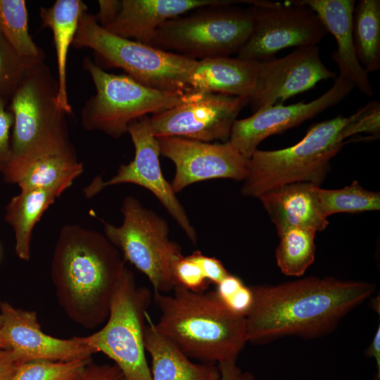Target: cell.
Instances as JSON below:
<instances>
[{
  "label": "cell",
  "instance_id": "obj_1",
  "mask_svg": "<svg viewBox=\"0 0 380 380\" xmlns=\"http://www.w3.org/2000/svg\"><path fill=\"white\" fill-rule=\"evenodd\" d=\"M250 287L253 300L246 317V332L248 342L255 344L289 335L325 334L375 290L369 282L331 277Z\"/></svg>",
  "mask_w": 380,
  "mask_h": 380
},
{
  "label": "cell",
  "instance_id": "obj_2",
  "mask_svg": "<svg viewBox=\"0 0 380 380\" xmlns=\"http://www.w3.org/2000/svg\"><path fill=\"white\" fill-rule=\"evenodd\" d=\"M125 267L118 249L104 234L75 224L61 227L51 277L66 315L89 329L106 321Z\"/></svg>",
  "mask_w": 380,
  "mask_h": 380
},
{
  "label": "cell",
  "instance_id": "obj_3",
  "mask_svg": "<svg viewBox=\"0 0 380 380\" xmlns=\"http://www.w3.org/2000/svg\"><path fill=\"white\" fill-rule=\"evenodd\" d=\"M153 292L160 310L155 327L189 358L218 363L236 360L248 343L246 318L231 311L215 291L195 293L176 286Z\"/></svg>",
  "mask_w": 380,
  "mask_h": 380
},
{
  "label": "cell",
  "instance_id": "obj_4",
  "mask_svg": "<svg viewBox=\"0 0 380 380\" xmlns=\"http://www.w3.org/2000/svg\"><path fill=\"white\" fill-rule=\"evenodd\" d=\"M350 116L338 115L314 124L297 144L282 149H257L248 160L241 187L246 196L259 198L279 186L310 182L320 185L330 161L343 146L344 129Z\"/></svg>",
  "mask_w": 380,
  "mask_h": 380
},
{
  "label": "cell",
  "instance_id": "obj_5",
  "mask_svg": "<svg viewBox=\"0 0 380 380\" xmlns=\"http://www.w3.org/2000/svg\"><path fill=\"white\" fill-rule=\"evenodd\" d=\"M72 45L92 50L106 67L121 68L148 87L170 92L192 91L189 82L196 60L114 34L87 11L80 19Z\"/></svg>",
  "mask_w": 380,
  "mask_h": 380
},
{
  "label": "cell",
  "instance_id": "obj_6",
  "mask_svg": "<svg viewBox=\"0 0 380 380\" xmlns=\"http://www.w3.org/2000/svg\"><path fill=\"white\" fill-rule=\"evenodd\" d=\"M58 82L44 61L30 65L10 99L11 156L75 151L65 115L57 104Z\"/></svg>",
  "mask_w": 380,
  "mask_h": 380
},
{
  "label": "cell",
  "instance_id": "obj_7",
  "mask_svg": "<svg viewBox=\"0 0 380 380\" xmlns=\"http://www.w3.org/2000/svg\"><path fill=\"white\" fill-rule=\"evenodd\" d=\"M82 65L94 84L96 94L82 108V125L87 130L101 131L115 139L127 133L133 121L186 102L198 93L154 89L127 75L108 73L89 57L84 58Z\"/></svg>",
  "mask_w": 380,
  "mask_h": 380
},
{
  "label": "cell",
  "instance_id": "obj_8",
  "mask_svg": "<svg viewBox=\"0 0 380 380\" xmlns=\"http://www.w3.org/2000/svg\"><path fill=\"white\" fill-rule=\"evenodd\" d=\"M153 296L138 286L133 272L125 267L110 302L105 325L82 337L96 353L111 359L127 380H152L146 357L144 328Z\"/></svg>",
  "mask_w": 380,
  "mask_h": 380
},
{
  "label": "cell",
  "instance_id": "obj_9",
  "mask_svg": "<svg viewBox=\"0 0 380 380\" xmlns=\"http://www.w3.org/2000/svg\"><path fill=\"white\" fill-rule=\"evenodd\" d=\"M230 4L204 7L168 20L156 31L150 46L194 60L238 53L252 32L253 17L251 8Z\"/></svg>",
  "mask_w": 380,
  "mask_h": 380
},
{
  "label": "cell",
  "instance_id": "obj_10",
  "mask_svg": "<svg viewBox=\"0 0 380 380\" xmlns=\"http://www.w3.org/2000/svg\"><path fill=\"white\" fill-rule=\"evenodd\" d=\"M121 212V225L103 222L105 236L147 277L153 292L172 291V267L182 254L180 246L169 238L167 222L132 196L124 199Z\"/></svg>",
  "mask_w": 380,
  "mask_h": 380
},
{
  "label": "cell",
  "instance_id": "obj_11",
  "mask_svg": "<svg viewBox=\"0 0 380 380\" xmlns=\"http://www.w3.org/2000/svg\"><path fill=\"white\" fill-rule=\"evenodd\" d=\"M252 5V32L238 52L240 58L264 62L289 47L317 45L328 33L317 14L300 0L246 1Z\"/></svg>",
  "mask_w": 380,
  "mask_h": 380
},
{
  "label": "cell",
  "instance_id": "obj_12",
  "mask_svg": "<svg viewBox=\"0 0 380 380\" xmlns=\"http://www.w3.org/2000/svg\"><path fill=\"white\" fill-rule=\"evenodd\" d=\"M127 133L130 135L134 146V159L128 164L120 165L116 174L110 179L106 182L97 179L90 184L85 189L86 196H92L104 187L120 184L141 186L157 198L191 242L196 244V232L171 184L162 172L159 161L160 146L152 133L150 118L144 116L133 121L129 125Z\"/></svg>",
  "mask_w": 380,
  "mask_h": 380
},
{
  "label": "cell",
  "instance_id": "obj_13",
  "mask_svg": "<svg viewBox=\"0 0 380 380\" xmlns=\"http://www.w3.org/2000/svg\"><path fill=\"white\" fill-rule=\"evenodd\" d=\"M246 98L200 93L192 99L150 118L156 138L175 137L203 142H227Z\"/></svg>",
  "mask_w": 380,
  "mask_h": 380
},
{
  "label": "cell",
  "instance_id": "obj_14",
  "mask_svg": "<svg viewBox=\"0 0 380 380\" xmlns=\"http://www.w3.org/2000/svg\"><path fill=\"white\" fill-rule=\"evenodd\" d=\"M160 154L175 165L171 186L176 194L195 182L213 179L244 180L248 160L229 141L211 144L181 137L156 138Z\"/></svg>",
  "mask_w": 380,
  "mask_h": 380
},
{
  "label": "cell",
  "instance_id": "obj_15",
  "mask_svg": "<svg viewBox=\"0 0 380 380\" xmlns=\"http://www.w3.org/2000/svg\"><path fill=\"white\" fill-rule=\"evenodd\" d=\"M336 73L322 63L317 45L296 48L289 54L260 63L255 87L248 98L252 110L282 104Z\"/></svg>",
  "mask_w": 380,
  "mask_h": 380
},
{
  "label": "cell",
  "instance_id": "obj_16",
  "mask_svg": "<svg viewBox=\"0 0 380 380\" xmlns=\"http://www.w3.org/2000/svg\"><path fill=\"white\" fill-rule=\"evenodd\" d=\"M354 87L350 81L339 75L328 91L310 102L277 104L260 108L250 117L234 122L229 141L248 160L267 137L297 127L338 104Z\"/></svg>",
  "mask_w": 380,
  "mask_h": 380
},
{
  "label": "cell",
  "instance_id": "obj_17",
  "mask_svg": "<svg viewBox=\"0 0 380 380\" xmlns=\"http://www.w3.org/2000/svg\"><path fill=\"white\" fill-rule=\"evenodd\" d=\"M0 314V330L16 363L32 360H82L89 359L96 353L81 336L63 339L45 334L34 311L1 302Z\"/></svg>",
  "mask_w": 380,
  "mask_h": 380
},
{
  "label": "cell",
  "instance_id": "obj_18",
  "mask_svg": "<svg viewBox=\"0 0 380 380\" xmlns=\"http://www.w3.org/2000/svg\"><path fill=\"white\" fill-rule=\"evenodd\" d=\"M227 0H121L114 18L103 28L128 39L150 46L160 27L191 10L234 4Z\"/></svg>",
  "mask_w": 380,
  "mask_h": 380
},
{
  "label": "cell",
  "instance_id": "obj_19",
  "mask_svg": "<svg viewBox=\"0 0 380 380\" xmlns=\"http://www.w3.org/2000/svg\"><path fill=\"white\" fill-rule=\"evenodd\" d=\"M320 185L296 182L270 190L258 198L274 224L277 234L293 227L317 232L329 225L319 198Z\"/></svg>",
  "mask_w": 380,
  "mask_h": 380
},
{
  "label": "cell",
  "instance_id": "obj_20",
  "mask_svg": "<svg viewBox=\"0 0 380 380\" xmlns=\"http://www.w3.org/2000/svg\"><path fill=\"white\" fill-rule=\"evenodd\" d=\"M319 16L328 32L336 42L332 60L336 63L341 76L350 81L367 96L374 94L368 73L359 62L354 46L352 20L354 0H300Z\"/></svg>",
  "mask_w": 380,
  "mask_h": 380
},
{
  "label": "cell",
  "instance_id": "obj_21",
  "mask_svg": "<svg viewBox=\"0 0 380 380\" xmlns=\"http://www.w3.org/2000/svg\"><path fill=\"white\" fill-rule=\"evenodd\" d=\"M76 151L37 156H11L3 175L20 190L51 189L63 193L82 173Z\"/></svg>",
  "mask_w": 380,
  "mask_h": 380
},
{
  "label": "cell",
  "instance_id": "obj_22",
  "mask_svg": "<svg viewBox=\"0 0 380 380\" xmlns=\"http://www.w3.org/2000/svg\"><path fill=\"white\" fill-rule=\"evenodd\" d=\"M259 66L260 62L239 57L198 60L189 84L194 92L222 94L248 99L255 85Z\"/></svg>",
  "mask_w": 380,
  "mask_h": 380
},
{
  "label": "cell",
  "instance_id": "obj_23",
  "mask_svg": "<svg viewBox=\"0 0 380 380\" xmlns=\"http://www.w3.org/2000/svg\"><path fill=\"white\" fill-rule=\"evenodd\" d=\"M144 328V347L151 358L152 380H218L217 365L196 363L177 346L160 334L147 315Z\"/></svg>",
  "mask_w": 380,
  "mask_h": 380
},
{
  "label": "cell",
  "instance_id": "obj_24",
  "mask_svg": "<svg viewBox=\"0 0 380 380\" xmlns=\"http://www.w3.org/2000/svg\"><path fill=\"white\" fill-rule=\"evenodd\" d=\"M87 11V5L80 0H57L49 7H41L39 17L42 27L49 28L54 42L58 92L57 104L66 115L72 113L67 91V59L70 46L76 34L82 15Z\"/></svg>",
  "mask_w": 380,
  "mask_h": 380
},
{
  "label": "cell",
  "instance_id": "obj_25",
  "mask_svg": "<svg viewBox=\"0 0 380 380\" xmlns=\"http://www.w3.org/2000/svg\"><path fill=\"white\" fill-rule=\"evenodd\" d=\"M62 194L51 189H23L7 204L4 219L14 232L15 251L20 260L30 259L33 229L44 212Z\"/></svg>",
  "mask_w": 380,
  "mask_h": 380
},
{
  "label": "cell",
  "instance_id": "obj_26",
  "mask_svg": "<svg viewBox=\"0 0 380 380\" xmlns=\"http://www.w3.org/2000/svg\"><path fill=\"white\" fill-rule=\"evenodd\" d=\"M352 32L359 62L369 74L380 68V1L360 0L355 4Z\"/></svg>",
  "mask_w": 380,
  "mask_h": 380
},
{
  "label": "cell",
  "instance_id": "obj_27",
  "mask_svg": "<svg viewBox=\"0 0 380 380\" xmlns=\"http://www.w3.org/2000/svg\"><path fill=\"white\" fill-rule=\"evenodd\" d=\"M0 32L20 57L30 62L44 61V51L29 33L24 0H0Z\"/></svg>",
  "mask_w": 380,
  "mask_h": 380
},
{
  "label": "cell",
  "instance_id": "obj_28",
  "mask_svg": "<svg viewBox=\"0 0 380 380\" xmlns=\"http://www.w3.org/2000/svg\"><path fill=\"white\" fill-rule=\"evenodd\" d=\"M317 232L305 227L289 228L279 234L275 251L277 265L286 276H302L315 258Z\"/></svg>",
  "mask_w": 380,
  "mask_h": 380
},
{
  "label": "cell",
  "instance_id": "obj_29",
  "mask_svg": "<svg viewBox=\"0 0 380 380\" xmlns=\"http://www.w3.org/2000/svg\"><path fill=\"white\" fill-rule=\"evenodd\" d=\"M320 205L328 217L335 213H359L380 209V194L363 188L357 181L338 189H319Z\"/></svg>",
  "mask_w": 380,
  "mask_h": 380
},
{
  "label": "cell",
  "instance_id": "obj_30",
  "mask_svg": "<svg viewBox=\"0 0 380 380\" xmlns=\"http://www.w3.org/2000/svg\"><path fill=\"white\" fill-rule=\"evenodd\" d=\"M91 360H32L16 363L9 380H72Z\"/></svg>",
  "mask_w": 380,
  "mask_h": 380
},
{
  "label": "cell",
  "instance_id": "obj_31",
  "mask_svg": "<svg viewBox=\"0 0 380 380\" xmlns=\"http://www.w3.org/2000/svg\"><path fill=\"white\" fill-rule=\"evenodd\" d=\"M34 63L38 62H30L20 57L0 32L1 99L8 102L10 101L28 67Z\"/></svg>",
  "mask_w": 380,
  "mask_h": 380
},
{
  "label": "cell",
  "instance_id": "obj_32",
  "mask_svg": "<svg viewBox=\"0 0 380 380\" xmlns=\"http://www.w3.org/2000/svg\"><path fill=\"white\" fill-rule=\"evenodd\" d=\"M215 291L231 311L246 318L253 300L250 286H246L238 277L229 274L217 284Z\"/></svg>",
  "mask_w": 380,
  "mask_h": 380
},
{
  "label": "cell",
  "instance_id": "obj_33",
  "mask_svg": "<svg viewBox=\"0 0 380 380\" xmlns=\"http://www.w3.org/2000/svg\"><path fill=\"white\" fill-rule=\"evenodd\" d=\"M172 279L175 287H182L195 293L205 292L210 284L199 265L189 255H182L175 262Z\"/></svg>",
  "mask_w": 380,
  "mask_h": 380
},
{
  "label": "cell",
  "instance_id": "obj_34",
  "mask_svg": "<svg viewBox=\"0 0 380 380\" xmlns=\"http://www.w3.org/2000/svg\"><path fill=\"white\" fill-rule=\"evenodd\" d=\"M350 116L344 129L346 139L359 133H369L376 137L379 135L380 104L378 101L369 102Z\"/></svg>",
  "mask_w": 380,
  "mask_h": 380
},
{
  "label": "cell",
  "instance_id": "obj_35",
  "mask_svg": "<svg viewBox=\"0 0 380 380\" xmlns=\"http://www.w3.org/2000/svg\"><path fill=\"white\" fill-rule=\"evenodd\" d=\"M8 101L0 98V172H3L11 156V134L13 117Z\"/></svg>",
  "mask_w": 380,
  "mask_h": 380
},
{
  "label": "cell",
  "instance_id": "obj_36",
  "mask_svg": "<svg viewBox=\"0 0 380 380\" xmlns=\"http://www.w3.org/2000/svg\"><path fill=\"white\" fill-rule=\"evenodd\" d=\"M72 380H127L115 364H96L91 360Z\"/></svg>",
  "mask_w": 380,
  "mask_h": 380
},
{
  "label": "cell",
  "instance_id": "obj_37",
  "mask_svg": "<svg viewBox=\"0 0 380 380\" xmlns=\"http://www.w3.org/2000/svg\"><path fill=\"white\" fill-rule=\"evenodd\" d=\"M189 256L199 265L210 284L217 285L229 274L222 262L214 257L205 255L199 251H194Z\"/></svg>",
  "mask_w": 380,
  "mask_h": 380
},
{
  "label": "cell",
  "instance_id": "obj_38",
  "mask_svg": "<svg viewBox=\"0 0 380 380\" xmlns=\"http://www.w3.org/2000/svg\"><path fill=\"white\" fill-rule=\"evenodd\" d=\"M220 376L218 380H255L253 374L242 370L236 364V360H229L217 363Z\"/></svg>",
  "mask_w": 380,
  "mask_h": 380
},
{
  "label": "cell",
  "instance_id": "obj_39",
  "mask_svg": "<svg viewBox=\"0 0 380 380\" xmlns=\"http://www.w3.org/2000/svg\"><path fill=\"white\" fill-rule=\"evenodd\" d=\"M120 1L118 0H99L98 1L99 12L95 14L99 24L104 27L115 16L118 10Z\"/></svg>",
  "mask_w": 380,
  "mask_h": 380
},
{
  "label": "cell",
  "instance_id": "obj_40",
  "mask_svg": "<svg viewBox=\"0 0 380 380\" xmlns=\"http://www.w3.org/2000/svg\"><path fill=\"white\" fill-rule=\"evenodd\" d=\"M16 362L9 348H0V380H9Z\"/></svg>",
  "mask_w": 380,
  "mask_h": 380
},
{
  "label": "cell",
  "instance_id": "obj_41",
  "mask_svg": "<svg viewBox=\"0 0 380 380\" xmlns=\"http://www.w3.org/2000/svg\"><path fill=\"white\" fill-rule=\"evenodd\" d=\"M365 355L367 357H372L376 362V366L378 372L377 379L380 377V327H379L376 331L374 338L365 350Z\"/></svg>",
  "mask_w": 380,
  "mask_h": 380
},
{
  "label": "cell",
  "instance_id": "obj_42",
  "mask_svg": "<svg viewBox=\"0 0 380 380\" xmlns=\"http://www.w3.org/2000/svg\"><path fill=\"white\" fill-rule=\"evenodd\" d=\"M0 348H8V345L1 332L0 330Z\"/></svg>",
  "mask_w": 380,
  "mask_h": 380
},
{
  "label": "cell",
  "instance_id": "obj_43",
  "mask_svg": "<svg viewBox=\"0 0 380 380\" xmlns=\"http://www.w3.org/2000/svg\"><path fill=\"white\" fill-rule=\"evenodd\" d=\"M1 325H2V317H1V315L0 314V328H1Z\"/></svg>",
  "mask_w": 380,
  "mask_h": 380
}]
</instances>
